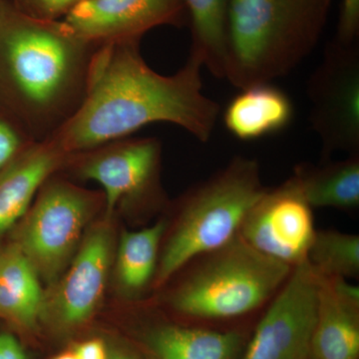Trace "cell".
Returning a JSON list of instances; mask_svg holds the SVG:
<instances>
[{
    "label": "cell",
    "instance_id": "6da1fadb",
    "mask_svg": "<svg viewBox=\"0 0 359 359\" xmlns=\"http://www.w3.org/2000/svg\"><path fill=\"white\" fill-rule=\"evenodd\" d=\"M140 42L99 45L81 105L47 139L65 155L128 138L157 122L176 125L201 143L212 138L221 106L203 91L199 59L189 54L181 69L162 75L144 60Z\"/></svg>",
    "mask_w": 359,
    "mask_h": 359
},
{
    "label": "cell",
    "instance_id": "7a4b0ae2",
    "mask_svg": "<svg viewBox=\"0 0 359 359\" xmlns=\"http://www.w3.org/2000/svg\"><path fill=\"white\" fill-rule=\"evenodd\" d=\"M99 45L65 21L26 15L4 0L0 9V92L34 141L53 136L76 112Z\"/></svg>",
    "mask_w": 359,
    "mask_h": 359
},
{
    "label": "cell",
    "instance_id": "3957f363",
    "mask_svg": "<svg viewBox=\"0 0 359 359\" xmlns=\"http://www.w3.org/2000/svg\"><path fill=\"white\" fill-rule=\"evenodd\" d=\"M292 269L259 254L240 237L184 264L158 290L176 320L215 328L254 327Z\"/></svg>",
    "mask_w": 359,
    "mask_h": 359
},
{
    "label": "cell",
    "instance_id": "277c9868",
    "mask_svg": "<svg viewBox=\"0 0 359 359\" xmlns=\"http://www.w3.org/2000/svg\"><path fill=\"white\" fill-rule=\"evenodd\" d=\"M332 0H230L224 79L235 88L273 83L311 55Z\"/></svg>",
    "mask_w": 359,
    "mask_h": 359
},
{
    "label": "cell",
    "instance_id": "5b68a950",
    "mask_svg": "<svg viewBox=\"0 0 359 359\" xmlns=\"http://www.w3.org/2000/svg\"><path fill=\"white\" fill-rule=\"evenodd\" d=\"M266 187L259 161L236 156L207 179L191 187L166 223L153 290L157 292L193 257L238 237L245 215Z\"/></svg>",
    "mask_w": 359,
    "mask_h": 359
},
{
    "label": "cell",
    "instance_id": "8992f818",
    "mask_svg": "<svg viewBox=\"0 0 359 359\" xmlns=\"http://www.w3.org/2000/svg\"><path fill=\"white\" fill-rule=\"evenodd\" d=\"M57 173L40 188L21 219L13 242L40 280L50 285L65 273L88 229L87 224L104 208L102 192L85 190L56 177Z\"/></svg>",
    "mask_w": 359,
    "mask_h": 359
},
{
    "label": "cell",
    "instance_id": "52a82bcc",
    "mask_svg": "<svg viewBox=\"0 0 359 359\" xmlns=\"http://www.w3.org/2000/svg\"><path fill=\"white\" fill-rule=\"evenodd\" d=\"M161 164L157 138L128 137L67 155L61 169L102 187L105 217L112 218L118 209L152 212L165 207Z\"/></svg>",
    "mask_w": 359,
    "mask_h": 359
},
{
    "label": "cell",
    "instance_id": "ba28073f",
    "mask_svg": "<svg viewBox=\"0 0 359 359\" xmlns=\"http://www.w3.org/2000/svg\"><path fill=\"white\" fill-rule=\"evenodd\" d=\"M309 122L320 141V162L337 152L359 155V44L335 39L306 82Z\"/></svg>",
    "mask_w": 359,
    "mask_h": 359
},
{
    "label": "cell",
    "instance_id": "9c48e42d",
    "mask_svg": "<svg viewBox=\"0 0 359 359\" xmlns=\"http://www.w3.org/2000/svg\"><path fill=\"white\" fill-rule=\"evenodd\" d=\"M112 218L87 229L65 273L45 295L42 320L58 330H74L88 323L102 302L114 262Z\"/></svg>",
    "mask_w": 359,
    "mask_h": 359
},
{
    "label": "cell",
    "instance_id": "30bf717a",
    "mask_svg": "<svg viewBox=\"0 0 359 359\" xmlns=\"http://www.w3.org/2000/svg\"><path fill=\"white\" fill-rule=\"evenodd\" d=\"M320 278L304 262L250 330L241 359H309Z\"/></svg>",
    "mask_w": 359,
    "mask_h": 359
},
{
    "label": "cell",
    "instance_id": "8fae6325",
    "mask_svg": "<svg viewBox=\"0 0 359 359\" xmlns=\"http://www.w3.org/2000/svg\"><path fill=\"white\" fill-rule=\"evenodd\" d=\"M313 210L290 177L266 189L245 215L238 236L259 254L295 268L306 261L316 233Z\"/></svg>",
    "mask_w": 359,
    "mask_h": 359
},
{
    "label": "cell",
    "instance_id": "7c38bea8",
    "mask_svg": "<svg viewBox=\"0 0 359 359\" xmlns=\"http://www.w3.org/2000/svg\"><path fill=\"white\" fill-rule=\"evenodd\" d=\"M78 36L101 45L140 40L158 26H189L184 0H81L62 20Z\"/></svg>",
    "mask_w": 359,
    "mask_h": 359
},
{
    "label": "cell",
    "instance_id": "4fadbf2b",
    "mask_svg": "<svg viewBox=\"0 0 359 359\" xmlns=\"http://www.w3.org/2000/svg\"><path fill=\"white\" fill-rule=\"evenodd\" d=\"M139 330L149 359H241L250 328L215 330L173 316H152Z\"/></svg>",
    "mask_w": 359,
    "mask_h": 359
},
{
    "label": "cell",
    "instance_id": "5bb4252c",
    "mask_svg": "<svg viewBox=\"0 0 359 359\" xmlns=\"http://www.w3.org/2000/svg\"><path fill=\"white\" fill-rule=\"evenodd\" d=\"M320 278L309 359H359V287L344 278Z\"/></svg>",
    "mask_w": 359,
    "mask_h": 359
},
{
    "label": "cell",
    "instance_id": "9a60e30c",
    "mask_svg": "<svg viewBox=\"0 0 359 359\" xmlns=\"http://www.w3.org/2000/svg\"><path fill=\"white\" fill-rule=\"evenodd\" d=\"M66 156L51 140L37 142L0 176V241L20 223L47 179Z\"/></svg>",
    "mask_w": 359,
    "mask_h": 359
},
{
    "label": "cell",
    "instance_id": "2e32d148",
    "mask_svg": "<svg viewBox=\"0 0 359 359\" xmlns=\"http://www.w3.org/2000/svg\"><path fill=\"white\" fill-rule=\"evenodd\" d=\"M292 99L273 83L241 90L224 111V127L241 141H254L280 133L294 119Z\"/></svg>",
    "mask_w": 359,
    "mask_h": 359
},
{
    "label": "cell",
    "instance_id": "e0dca14e",
    "mask_svg": "<svg viewBox=\"0 0 359 359\" xmlns=\"http://www.w3.org/2000/svg\"><path fill=\"white\" fill-rule=\"evenodd\" d=\"M40 280L18 245L0 252V320L22 330L36 327L45 299Z\"/></svg>",
    "mask_w": 359,
    "mask_h": 359
},
{
    "label": "cell",
    "instance_id": "ac0fdd59",
    "mask_svg": "<svg viewBox=\"0 0 359 359\" xmlns=\"http://www.w3.org/2000/svg\"><path fill=\"white\" fill-rule=\"evenodd\" d=\"M165 228L162 217L141 230L123 231L116 242V285L125 299L138 301L153 290Z\"/></svg>",
    "mask_w": 359,
    "mask_h": 359
},
{
    "label": "cell",
    "instance_id": "d6986e66",
    "mask_svg": "<svg viewBox=\"0 0 359 359\" xmlns=\"http://www.w3.org/2000/svg\"><path fill=\"white\" fill-rule=\"evenodd\" d=\"M290 177L313 209L351 212L359 208V155L318 165L299 163Z\"/></svg>",
    "mask_w": 359,
    "mask_h": 359
},
{
    "label": "cell",
    "instance_id": "ffe728a7",
    "mask_svg": "<svg viewBox=\"0 0 359 359\" xmlns=\"http://www.w3.org/2000/svg\"><path fill=\"white\" fill-rule=\"evenodd\" d=\"M191 29L190 55L219 79H224L230 0H184Z\"/></svg>",
    "mask_w": 359,
    "mask_h": 359
},
{
    "label": "cell",
    "instance_id": "44dd1931",
    "mask_svg": "<svg viewBox=\"0 0 359 359\" xmlns=\"http://www.w3.org/2000/svg\"><path fill=\"white\" fill-rule=\"evenodd\" d=\"M306 262L320 278H359V236L325 229L316 230Z\"/></svg>",
    "mask_w": 359,
    "mask_h": 359
},
{
    "label": "cell",
    "instance_id": "7402d4cb",
    "mask_svg": "<svg viewBox=\"0 0 359 359\" xmlns=\"http://www.w3.org/2000/svg\"><path fill=\"white\" fill-rule=\"evenodd\" d=\"M35 143L13 117L0 114V176Z\"/></svg>",
    "mask_w": 359,
    "mask_h": 359
},
{
    "label": "cell",
    "instance_id": "603a6c76",
    "mask_svg": "<svg viewBox=\"0 0 359 359\" xmlns=\"http://www.w3.org/2000/svg\"><path fill=\"white\" fill-rule=\"evenodd\" d=\"M26 15L43 20H60L81 0H8Z\"/></svg>",
    "mask_w": 359,
    "mask_h": 359
},
{
    "label": "cell",
    "instance_id": "cb8c5ba5",
    "mask_svg": "<svg viewBox=\"0 0 359 359\" xmlns=\"http://www.w3.org/2000/svg\"><path fill=\"white\" fill-rule=\"evenodd\" d=\"M334 37L346 43L358 41L359 0H342Z\"/></svg>",
    "mask_w": 359,
    "mask_h": 359
},
{
    "label": "cell",
    "instance_id": "d4e9b609",
    "mask_svg": "<svg viewBox=\"0 0 359 359\" xmlns=\"http://www.w3.org/2000/svg\"><path fill=\"white\" fill-rule=\"evenodd\" d=\"M0 359H28L20 339L8 330L0 332Z\"/></svg>",
    "mask_w": 359,
    "mask_h": 359
},
{
    "label": "cell",
    "instance_id": "484cf974",
    "mask_svg": "<svg viewBox=\"0 0 359 359\" xmlns=\"http://www.w3.org/2000/svg\"><path fill=\"white\" fill-rule=\"evenodd\" d=\"M73 351L77 359H109L108 346L100 339L84 340Z\"/></svg>",
    "mask_w": 359,
    "mask_h": 359
},
{
    "label": "cell",
    "instance_id": "4316f807",
    "mask_svg": "<svg viewBox=\"0 0 359 359\" xmlns=\"http://www.w3.org/2000/svg\"><path fill=\"white\" fill-rule=\"evenodd\" d=\"M108 351H109V359H149L147 355H142L131 347L122 346V344L108 346Z\"/></svg>",
    "mask_w": 359,
    "mask_h": 359
},
{
    "label": "cell",
    "instance_id": "83f0119b",
    "mask_svg": "<svg viewBox=\"0 0 359 359\" xmlns=\"http://www.w3.org/2000/svg\"><path fill=\"white\" fill-rule=\"evenodd\" d=\"M52 359H77L75 355L74 351H65V353H59L57 355L54 356Z\"/></svg>",
    "mask_w": 359,
    "mask_h": 359
},
{
    "label": "cell",
    "instance_id": "f1b7e54d",
    "mask_svg": "<svg viewBox=\"0 0 359 359\" xmlns=\"http://www.w3.org/2000/svg\"><path fill=\"white\" fill-rule=\"evenodd\" d=\"M4 0H0V9H1L2 4H4Z\"/></svg>",
    "mask_w": 359,
    "mask_h": 359
},
{
    "label": "cell",
    "instance_id": "f546056e",
    "mask_svg": "<svg viewBox=\"0 0 359 359\" xmlns=\"http://www.w3.org/2000/svg\"></svg>",
    "mask_w": 359,
    "mask_h": 359
}]
</instances>
